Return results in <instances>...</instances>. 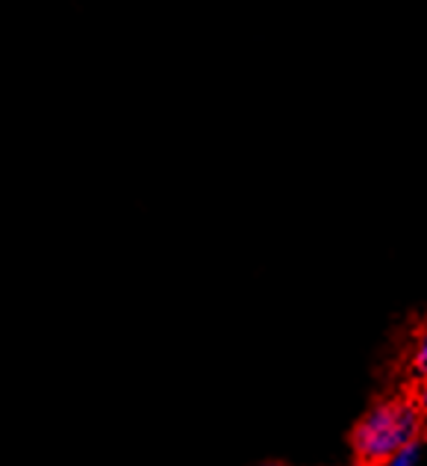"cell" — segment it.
Here are the masks:
<instances>
[{"label":"cell","mask_w":427,"mask_h":466,"mask_svg":"<svg viewBox=\"0 0 427 466\" xmlns=\"http://www.w3.org/2000/svg\"><path fill=\"white\" fill-rule=\"evenodd\" d=\"M422 413L419 404L410 401H383L369 410L353 428V451L362 463H386L395 451L419 440Z\"/></svg>","instance_id":"1"},{"label":"cell","mask_w":427,"mask_h":466,"mask_svg":"<svg viewBox=\"0 0 427 466\" xmlns=\"http://www.w3.org/2000/svg\"><path fill=\"white\" fill-rule=\"evenodd\" d=\"M419 451H422V446H419V440H410V443H404L392 458H389L386 463L389 466H412L419 461Z\"/></svg>","instance_id":"2"},{"label":"cell","mask_w":427,"mask_h":466,"mask_svg":"<svg viewBox=\"0 0 427 466\" xmlns=\"http://www.w3.org/2000/svg\"><path fill=\"white\" fill-rule=\"evenodd\" d=\"M412 366H416V372H419L422 378H427V328H424V334L419 337L416 354H412Z\"/></svg>","instance_id":"3"},{"label":"cell","mask_w":427,"mask_h":466,"mask_svg":"<svg viewBox=\"0 0 427 466\" xmlns=\"http://www.w3.org/2000/svg\"><path fill=\"white\" fill-rule=\"evenodd\" d=\"M419 408L427 410V378H424V387H422V396H419Z\"/></svg>","instance_id":"4"}]
</instances>
